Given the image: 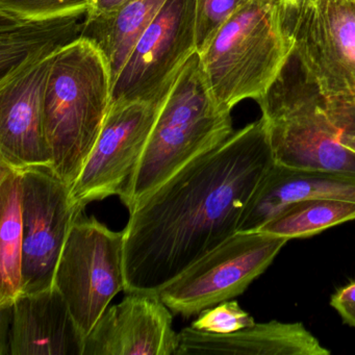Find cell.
Returning a JSON list of instances; mask_svg holds the SVG:
<instances>
[{
  "instance_id": "2",
  "label": "cell",
  "mask_w": 355,
  "mask_h": 355,
  "mask_svg": "<svg viewBox=\"0 0 355 355\" xmlns=\"http://www.w3.org/2000/svg\"><path fill=\"white\" fill-rule=\"evenodd\" d=\"M113 101L111 68L86 38L51 59L43 98L44 130L55 173L71 187L92 151Z\"/></svg>"
},
{
  "instance_id": "13",
  "label": "cell",
  "mask_w": 355,
  "mask_h": 355,
  "mask_svg": "<svg viewBox=\"0 0 355 355\" xmlns=\"http://www.w3.org/2000/svg\"><path fill=\"white\" fill-rule=\"evenodd\" d=\"M51 59L0 82V163L19 171L53 164L43 115Z\"/></svg>"
},
{
  "instance_id": "4",
  "label": "cell",
  "mask_w": 355,
  "mask_h": 355,
  "mask_svg": "<svg viewBox=\"0 0 355 355\" xmlns=\"http://www.w3.org/2000/svg\"><path fill=\"white\" fill-rule=\"evenodd\" d=\"M234 132L232 112L214 97L195 53L162 101L125 207L132 211L190 162L221 144Z\"/></svg>"
},
{
  "instance_id": "10",
  "label": "cell",
  "mask_w": 355,
  "mask_h": 355,
  "mask_svg": "<svg viewBox=\"0 0 355 355\" xmlns=\"http://www.w3.org/2000/svg\"><path fill=\"white\" fill-rule=\"evenodd\" d=\"M24 261L22 294L53 286L55 268L80 209L72 205L70 187L51 167L21 171Z\"/></svg>"
},
{
  "instance_id": "20",
  "label": "cell",
  "mask_w": 355,
  "mask_h": 355,
  "mask_svg": "<svg viewBox=\"0 0 355 355\" xmlns=\"http://www.w3.org/2000/svg\"><path fill=\"white\" fill-rule=\"evenodd\" d=\"M355 220V202L311 198L288 203L255 230L288 239H307Z\"/></svg>"
},
{
  "instance_id": "11",
  "label": "cell",
  "mask_w": 355,
  "mask_h": 355,
  "mask_svg": "<svg viewBox=\"0 0 355 355\" xmlns=\"http://www.w3.org/2000/svg\"><path fill=\"white\" fill-rule=\"evenodd\" d=\"M195 0H167L113 85V101H161L197 53Z\"/></svg>"
},
{
  "instance_id": "25",
  "label": "cell",
  "mask_w": 355,
  "mask_h": 355,
  "mask_svg": "<svg viewBox=\"0 0 355 355\" xmlns=\"http://www.w3.org/2000/svg\"><path fill=\"white\" fill-rule=\"evenodd\" d=\"M125 0H93L92 5L89 9V17L101 15L116 9Z\"/></svg>"
},
{
  "instance_id": "16",
  "label": "cell",
  "mask_w": 355,
  "mask_h": 355,
  "mask_svg": "<svg viewBox=\"0 0 355 355\" xmlns=\"http://www.w3.org/2000/svg\"><path fill=\"white\" fill-rule=\"evenodd\" d=\"M88 11L46 17L0 12V82L55 57L84 37Z\"/></svg>"
},
{
  "instance_id": "24",
  "label": "cell",
  "mask_w": 355,
  "mask_h": 355,
  "mask_svg": "<svg viewBox=\"0 0 355 355\" xmlns=\"http://www.w3.org/2000/svg\"><path fill=\"white\" fill-rule=\"evenodd\" d=\"M330 305L340 315L343 323L355 328V279L332 294Z\"/></svg>"
},
{
  "instance_id": "26",
  "label": "cell",
  "mask_w": 355,
  "mask_h": 355,
  "mask_svg": "<svg viewBox=\"0 0 355 355\" xmlns=\"http://www.w3.org/2000/svg\"><path fill=\"white\" fill-rule=\"evenodd\" d=\"M342 143L347 149L355 153V132H348V134L345 135Z\"/></svg>"
},
{
  "instance_id": "22",
  "label": "cell",
  "mask_w": 355,
  "mask_h": 355,
  "mask_svg": "<svg viewBox=\"0 0 355 355\" xmlns=\"http://www.w3.org/2000/svg\"><path fill=\"white\" fill-rule=\"evenodd\" d=\"M253 324L255 321L252 315L245 311L238 301L232 299L201 311L191 326L211 334H232Z\"/></svg>"
},
{
  "instance_id": "12",
  "label": "cell",
  "mask_w": 355,
  "mask_h": 355,
  "mask_svg": "<svg viewBox=\"0 0 355 355\" xmlns=\"http://www.w3.org/2000/svg\"><path fill=\"white\" fill-rule=\"evenodd\" d=\"M171 313L157 293H128L95 324L83 355H175Z\"/></svg>"
},
{
  "instance_id": "5",
  "label": "cell",
  "mask_w": 355,
  "mask_h": 355,
  "mask_svg": "<svg viewBox=\"0 0 355 355\" xmlns=\"http://www.w3.org/2000/svg\"><path fill=\"white\" fill-rule=\"evenodd\" d=\"M294 59L296 67L291 68L288 62L267 96L257 101L274 163L355 175V153L342 143L347 130Z\"/></svg>"
},
{
  "instance_id": "18",
  "label": "cell",
  "mask_w": 355,
  "mask_h": 355,
  "mask_svg": "<svg viewBox=\"0 0 355 355\" xmlns=\"http://www.w3.org/2000/svg\"><path fill=\"white\" fill-rule=\"evenodd\" d=\"M167 0H125L116 9L89 17L84 37L105 55L113 85L139 39L157 17Z\"/></svg>"
},
{
  "instance_id": "19",
  "label": "cell",
  "mask_w": 355,
  "mask_h": 355,
  "mask_svg": "<svg viewBox=\"0 0 355 355\" xmlns=\"http://www.w3.org/2000/svg\"><path fill=\"white\" fill-rule=\"evenodd\" d=\"M22 261L21 171L0 163V309L22 294Z\"/></svg>"
},
{
  "instance_id": "3",
  "label": "cell",
  "mask_w": 355,
  "mask_h": 355,
  "mask_svg": "<svg viewBox=\"0 0 355 355\" xmlns=\"http://www.w3.org/2000/svg\"><path fill=\"white\" fill-rule=\"evenodd\" d=\"M294 51L286 1L249 0L199 55L214 97L232 112L267 96Z\"/></svg>"
},
{
  "instance_id": "21",
  "label": "cell",
  "mask_w": 355,
  "mask_h": 355,
  "mask_svg": "<svg viewBox=\"0 0 355 355\" xmlns=\"http://www.w3.org/2000/svg\"><path fill=\"white\" fill-rule=\"evenodd\" d=\"M249 0H195L196 49L200 55L224 24Z\"/></svg>"
},
{
  "instance_id": "6",
  "label": "cell",
  "mask_w": 355,
  "mask_h": 355,
  "mask_svg": "<svg viewBox=\"0 0 355 355\" xmlns=\"http://www.w3.org/2000/svg\"><path fill=\"white\" fill-rule=\"evenodd\" d=\"M53 286L88 336L114 297L125 290L124 230L114 232L80 214L58 261Z\"/></svg>"
},
{
  "instance_id": "17",
  "label": "cell",
  "mask_w": 355,
  "mask_h": 355,
  "mask_svg": "<svg viewBox=\"0 0 355 355\" xmlns=\"http://www.w3.org/2000/svg\"><path fill=\"white\" fill-rule=\"evenodd\" d=\"M311 198L342 199L355 202V175L293 169L274 164L247 205L238 232L255 230L284 205Z\"/></svg>"
},
{
  "instance_id": "7",
  "label": "cell",
  "mask_w": 355,
  "mask_h": 355,
  "mask_svg": "<svg viewBox=\"0 0 355 355\" xmlns=\"http://www.w3.org/2000/svg\"><path fill=\"white\" fill-rule=\"evenodd\" d=\"M288 20L307 82L328 103L355 107V0H300Z\"/></svg>"
},
{
  "instance_id": "1",
  "label": "cell",
  "mask_w": 355,
  "mask_h": 355,
  "mask_svg": "<svg viewBox=\"0 0 355 355\" xmlns=\"http://www.w3.org/2000/svg\"><path fill=\"white\" fill-rule=\"evenodd\" d=\"M274 164L261 117L153 191L123 230L125 294L157 293L236 234Z\"/></svg>"
},
{
  "instance_id": "8",
  "label": "cell",
  "mask_w": 355,
  "mask_h": 355,
  "mask_svg": "<svg viewBox=\"0 0 355 355\" xmlns=\"http://www.w3.org/2000/svg\"><path fill=\"white\" fill-rule=\"evenodd\" d=\"M288 239L239 230L157 291L172 313L189 318L242 295L279 254Z\"/></svg>"
},
{
  "instance_id": "9",
  "label": "cell",
  "mask_w": 355,
  "mask_h": 355,
  "mask_svg": "<svg viewBox=\"0 0 355 355\" xmlns=\"http://www.w3.org/2000/svg\"><path fill=\"white\" fill-rule=\"evenodd\" d=\"M162 101H112L98 139L70 187L76 209L83 211L89 203L111 196L125 205Z\"/></svg>"
},
{
  "instance_id": "14",
  "label": "cell",
  "mask_w": 355,
  "mask_h": 355,
  "mask_svg": "<svg viewBox=\"0 0 355 355\" xmlns=\"http://www.w3.org/2000/svg\"><path fill=\"white\" fill-rule=\"evenodd\" d=\"M85 340L55 286L21 294L12 306L10 355H83Z\"/></svg>"
},
{
  "instance_id": "15",
  "label": "cell",
  "mask_w": 355,
  "mask_h": 355,
  "mask_svg": "<svg viewBox=\"0 0 355 355\" xmlns=\"http://www.w3.org/2000/svg\"><path fill=\"white\" fill-rule=\"evenodd\" d=\"M330 350L301 322L269 321L232 334L192 326L178 332L175 355H329Z\"/></svg>"
},
{
  "instance_id": "23",
  "label": "cell",
  "mask_w": 355,
  "mask_h": 355,
  "mask_svg": "<svg viewBox=\"0 0 355 355\" xmlns=\"http://www.w3.org/2000/svg\"><path fill=\"white\" fill-rule=\"evenodd\" d=\"M93 0H0V12L20 17H46L88 11Z\"/></svg>"
},
{
  "instance_id": "27",
  "label": "cell",
  "mask_w": 355,
  "mask_h": 355,
  "mask_svg": "<svg viewBox=\"0 0 355 355\" xmlns=\"http://www.w3.org/2000/svg\"><path fill=\"white\" fill-rule=\"evenodd\" d=\"M286 1V6H288V9H294L297 5H298L299 1L300 0H284Z\"/></svg>"
}]
</instances>
